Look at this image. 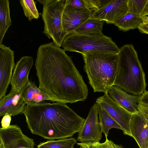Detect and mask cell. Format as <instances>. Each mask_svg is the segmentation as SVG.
<instances>
[{"label": "cell", "instance_id": "23", "mask_svg": "<svg viewBox=\"0 0 148 148\" xmlns=\"http://www.w3.org/2000/svg\"><path fill=\"white\" fill-rule=\"evenodd\" d=\"M19 2L22 7L25 16L29 21L37 19L39 14L36 8L35 2L33 0H20Z\"/></svg>", "mask_w": 148, "mask_h": 148}, {"label": "cell", "instance_id": "20", "mask_svg": "<svg viewBox=\"0 0 148 148\" xmlns=\"http://www.w3.org/2000/svg\"><path fill=\"white\" fill-rule=\"evenodd\" d=\"M9 3L8 0H0V45L2 44L4 36L12 24Z\"/></svg>", "mask_w": 148, "mask_h": 148}, {"label": "cell", "instance_id": "21", "mask_svg": "<svg viewBox=\"0 0 148 148\" xmlns=\"http://www.w3.org/2000/svg\"><path fill=\"white\" fill-rule=\"evenodd\" d=\"M99 118L101 130L107 138L109 131L112 128L122 130L120 125L103 108L99 105Z\"/></svg>", "mask_w": 148, "mask_h": 148}, {"label": "cell", "instance_id": "1", "mask_svg": "<svg viewBox=\"0 0 148 148\" xmlns=\"http://www.w3.org/2000/svg\"><path fill=\"white\" fill-rule=\"evenodd\" d=\"M65 51L53 42L39 47L35 64L38 87L53 102L84 101L88 95L87 86Z\"/></svg>", "mask_w": 148, "mask_h": 148}, {"label": "cell", "instance_id": "5", "mask_svg": "<svg viewBox=\"0 0 148 148\" xmlns=\"http://www.w3.org/2000/svg\"><path fill=\"white\" fill-rule=\"evenodd\" d=\"M61 46L65 51L82 54L94 53L117 54L119 51L112 38L103 34L85 35L73 32L66 36Z\"/></svg>", "mask_w": 148, "mask_h": 148}, {"label": "cell", "instance_id": "35", "mask_svg": "<svg viewBox=\"0 0 148 148\" xmlns=\"http://www.w3.org/2000/svg\"><path fill=\"white\" fill-rule=\"evenodd\" d=\"M116 148H124L121 145L116 144Z\"/></svg>", "mask_w": 148, "mask_h": 148}, {"label": "cell", "instance_id": "33", "mask_svg": "<svg viewBox=\"0 0 148 148\" xmlns=\"http://www.w3.org/2000/svg\"><path fill=\"white\" fill-rule=\"evenodd\" d=\"M148 15V2L142 15L141 17Z\"/></svg>", "mask_w": 148, "mask_h": 148}, {"label": "cell", "instance_id": "26", "mask_svg": "<svg viewBox=\"0 0 148 148\" xmlns=\"http://www.w3.org/2000/svg\"><path fill=\"white\" fill-rule=\"evenodd\" d=\"M93 148H116V144L112 141L106 138L105 142L101 143L99 142L92 143Z\"/></svg>", "mask_w": 148, "mask_h": 148}, {"label": "cell", "instance_id": "11", "mask_svg": "<svg viewBox=\"0 0 148 148\" xmlns=\"http://www.w3.org/2000/svg\"><path fill=\"white\" fill-rule=\"evenodd\" d=\"M92 12L85 8L66 5L62 16V25L67 35L73 32L91 17Z\"/></svg>", "mask_w": 148, "mask_h": 148}, {"label": "cell", "instance_id": "13", "mask_svg": "<svg viewBox=\"0 0 148 148\" xmlns=\"http://www.w3.org/2000/svg\"><path fill=\"white\" fill-rule=\"evenodd\" d=\"M127 0H111L99 10L93 12L91 18L114 24L120 17L128 12Z\"/></svg>", "mask_w": 148, "mask_h": 148}, {"label": "cell", "instance_id": "18", "mask_svg": "<svg viewBox=\"0 0 148 148\" xmlns=\"http://www.w3.org/2000/svg\"><path fill=\"white\" fill-rule=\"evenodd\" d=\"M141 20L142 17L140 16L127 12L119 18L114 25L120 30L127 32L137 28Z\"/></svg>", "mask_w": 148, "mask_h": 148}, {"label": "cell", "instance_id": "25", "mask_svg": "<svg viewBox=\"0 0 148 148\" xmlns=\"http://www.w3.org/2000/svg\"><path fill=\"white\" fill-rule=\"evenodd\" d=\"M111 0H84L86 8L92 12L97 11L109 3Z\"/></svg>", "mask_w": 148, "mask_h": 148}, {"label": "cell", "instance_id": "30", "mask_svg": "<svg viewBox=\"0 0 148 148\" xmlns=\"http://www.w3.org/2000/svg\"><path fill=\"white\" fill-rule=\"evenodd\" d=\"M139 105L148 107V91H145L140 95Z\"/></svg>", "mask_w": 148, "mask_h": 148}, {"label": "cell", "instance_id": "32", "mask_svg": "<svg viewBox=\"0 0 148 148\" xmlns=\"http://www.w3.org/2000/svg\"><path fill=\"white\" fill-rule=\"evenodd\" d=\"M77 144L80 148H93L91 143H78Z\"/></svg>", "mask_w": 148, "mask_h": 148}, {"label": "cell", "instance_id": "22", "mask_svg": "<svg viewBox=\"0 0 148 148\" xmlns=\"http://www.w3.org/2000/svg\"><path fill=\"white\" fill-rule=\"evenodd\" d=\"M77 140L74 138L50 140L40 143L38 148H74Z\"/></svg>", "mask_w": 148, "mask_h": 148}, {"label": "cell", "instance_id": "10", "mask_svg": "<svg viewBox=\"0 0 148 148\" xmlns=\"http://www.w3.org/2000/svg\"><path fill=\"white\" fill-rule=\"evenodd\" d=\"M32 57H21L17 62L14 69L10 84V91L21 95L30 82L29 75L33 65Z\"/></svg>", "mask_w": 148, "mask_h": 148}, {"label": "cell", "instance_id": "3", "mask_svg": "<svg viewBox=\"0 0 148 148\" xmlns=\"http://www.w3.org/2000/svg\"><path fill=\"white\" fill-rule=\"evenodd\" d=\"M116 75L113 85L135 95L146 90L145 75L136 51L132 44L119 48Z\"/></svg>", "mask_w": 148, "mask_h": 148}, {"label": "cell", "instance_id": "34", "mask_svg": "<svg viewBox=\"0 0 148 148\" xmlns=\"http://www.w3.org/2000/svg\"><path fill=\"white\" fill-rule=\"evenodd\" d=\"M0 148H5L3 143L2 140L0 139Z\"/></svg>", "mask_w": 148, "mask_h": 148}, {"label": "cell", "instance_id": "8", "mask_svg": "<svg viewBox=\"0 0 148 148\" xmlns=\"http://www.w3.org/2000/svg\"><path fill=\"white\" fill-rule=\"evenodd\" d=\"M99 105L95 103L90 109L88 116L80 131L77 140L80 143L99 142L102 132L98 119Z\"/></svg>", "mask_w": 148, "mask_h": 148}, {"label": "cell", "instance_id": "7", "mask_svg": "<svg viewBox=\"0 0 148 148\" xmlns=\"http://www.w3.org/2000/svg\"><path fill=\"white\" fill-rule=\"evenodd\" d=\"M120 125L123 134L131 136L130 123L133 114L113 100L107 92L98 97L96 102Z\"/></svg>", "mask_w": 148, "mask_h": 148}, {"label": "cell", "instance_id": "27", "mask_svg": "<svg viewBox=\"0 0 148 148\" xmlns=\"http://www.w3.org/2000/svg\"><path fill=\"white\" fill-rule=\"evenodd\" d=\"M137 28L141 33L148 34V16L142 17L141 22Z\"/></svg>", "mask_w": 148, "mask_h": 148}, {"label": "cell", "instance_id": "4", "mask_svg": "<svg viewBox=\"0 0 148 148\" xmlns=\"http://www.w3.org/2000/svg\"><path fill=\"white\" fill-rule=\"evenodd\" d=\"M82 55L84 63V69L94 92H107L115 80L118 54L94 53Z\"/></svg>", "mask_w": 148, "mask_h": 148}, {"label": "cell", "instance_id": "29", "mask_svg": "<svg viewBox=\"0 0 148 148\" xmlns=\"http://www.w3.org/2000/svg\"><path fill=\"white\" fill-rule=\"evenodd\" d=\"M11 120V116L8 114L5 115L2 118L1 121L2 127L7 128L10 125Z\"/></svg>", "mask_w": 148, "mask_h": 148}, {"label": "cell", "instance_id": "31", "mask_svg": "<svg viewBox=\"0 0 148 148\" xmlns=\"http://www.w3.org/2000/svg\"><path fill=\"white\" fill-rule=\"evenodd\" d=\"M138 110L148 119V107L139 105Z\"/></svg>", "mask_w": 148, "mask_h": 148}, {"label": "cell", "instance_id": "6", "mask_svg": "<svg viewBox=\"0 0 148 148\" xmlns=\"http://www.w3.org/2000/svg\"><path fill=\"white\" fill-rule=\"evenodd\" d=\"M43 5L41 16L44 23L43 33L60 47L67 35L62 25V16L66 0H37Z\"/></svg>", "mask_w": 148, "mask_h": 148}, {"label": "cell", "instance_id": "9", "mask_svg": "<svg viewBox=\"0 0 148 148\" xmlns=\"http://www.w3.org/2000/svg\"><path fill=\"white\" fill-rule=\"evenodd\" d=\"M14 51L0 45V99L5 95L15 66Z\"/></svg>", "mask_w": 148, "mask_h": 148}, {"label": "cell", "instance_id": "17", "mask_svg": "<svg viewBox=\"0 0 148 148\" xmlns=\"http://www.w3.org/2000/svg\"><path fill=\"white\" fill-rule=\"evenodd\" d=\"M26 105L38 103L45 100L52 101L51 98L44 91L37 87L32 80L21 94Z\"/></svg>", "mask_w": 148, "mask_h": 148}, {"label": "cell", "instance_id": "12", "mask_svg": "<svg viewBox=\"0 0 148 148\" xmlns=\"http://www.w3.org/2000/svg\"><path fill=\"white\" fill-rule=\"evenodd\" d=\"M0 139L5 148H34V139L24 134L16 125L7 128L1 127Z\"/></svg>", "mask_w": 148, "mask_h": 148}, {"label": "cell", "instance_id": "24", "mask_svg": "<svg viewBox=\"0 0 148 148\" xmlns=\"http://www.w3.org/2000/svg\"><path fill=\"white\" fill-rule=\"evenodd\" d=\"M148 2V0H127L128 12L141 17Z\"/></svg>", "mask_w": 148, "mask_h": 148}, {"label": "cell", "instance_id": "28", "mask_svg": "<svg viewBox=\"0 0 148 148\" xmlns=\"http://www.w3.org/2000/svg\"><path fill=\"white\" fill-rule=\"evenodd\" d=\"M66 3L76 7L86 8L84 0H66Z\"/></svg>", "mask_w": 148, "mask_h": 148}, {"label": "cell", "instance_id": "15", "mask_svg": "<svg viewBox=\"0 0 148 148\" xmlns=\"http://www.w3.org/2000/svg\"><path fill=\"white\" fill-rule=\"evenodd\" d=\"M26 105L21 94L10 91L0 99V116L6 114L11 116L22 114Z\"/></svg>", "mask_w": 148, "mask_h": 148}, {"label": "cell", "instance_id": "16", "mask_svg": "<svg viewBox=\"0 0 148 148\" xmlns=\"http://www.w3.org/2000/svg\"><path fill=\"white\" fill-rule=\"evenodd\" d=\"M107 92L113 100L131 112L134 113L139 111L140 95L129 94L115 85L109 87Z\"/></svg>", "mask_w": 148, "mask_h": 148}, {"label": "cell", "instance_id": "2", "mask_svg": "<svg viewBox=\"0 0 148 148\" xmlns=\"http://www.w3.org/2000/svg\"><path fill=\"white\" fill-rule=\"evenodd\" d=\"M23 114L31 133L49 140L72 137L85 120L66 103L59 102L27 105Z\"/></svg>", "mask_w": 148, "mask_h": 148}, {"label": "cell", "instance_id": "19", "mask_svg": "<svg viewBox=\"0 0 148 148\" xmlns=\"http://www.w3.org/2000/svg\"><path fill=\"white\" fill-rule=\"evenodd\" d=\"M105 21L90 18L77 28L73 32L82 35L102 34Z\"/></svg>", "mask_w": 148, "mask_h": 148}, {"label": "cell", "instance_id": "14", "mask_svg": "<svg viewBox=\"0 0 148 148\" xmlns=\"http://www.w3.org/2000/svg\"><path fill=\"white\" fill-rule=\"evenodd\" d=\"M130 130L140 148H148V119L139 111L132 115Z\"/></svg>", "mask_w": 148, "mask_h": 148}]
</instances>
